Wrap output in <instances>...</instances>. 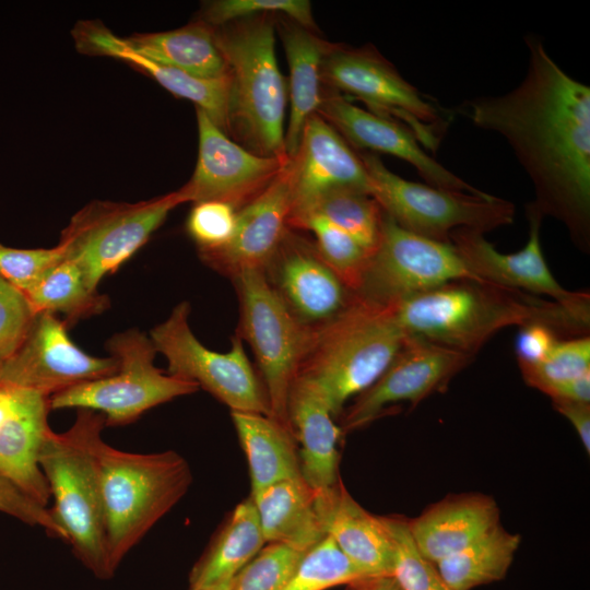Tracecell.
<instances>
[{
  "label": "cell",
  "instance_id": "cell-16",
  "mask_svg": "<svg viewBox=\"0 0 590 590\" xmlns=\"http://www.w3.org/2000/svg\"><path fill=\"white\" fill-rule=\"evenodd\" d=\"M197 121V165L188 182L177 190L184 203L222 201L239 210L260 194L290 162L248 151L199 108Z\"/></svg>",
  "mask_w": 590,
  "mask_h": 590
},
{
  "label": "cell",
  "instance_id": "cell-32",
  "mask_svg": "<svg viewBox=\"0 0 590 590\" xmlns=\"http://www.w3.org/2000/svg\"><path fill=\"white\" fill-rule=\"evenodd\" d=\"M518 533L497 524L462 551L440 560L437 569L450 590H471L503 579L520 545Z\"/></svg>",
  "mask_w": 590,
  "mask_h": 590
},
{
  "label": "cell",
  "instance_id": "cell-2",
  "mask_svg": "<svg viewBox=\"0 0 590 590\" xmlns=\"http://www.w3.org/2000/svg\"><path fill=\"white\" fill-rule=\"evenodd\" d=\"M411 337L470 354L498 331L544 324L562 339L589 335L590 315L555 300L485 280H455L391 306Z\"/></svg>",
  "mask_w": 590,
  "mask_h": 590
},
{
  "label": "cell",
  "instance_id": "cell-7",
  "mask_svg": "<svg viewBox=\"0 0 590 590\" xmlns=\"http://www.w3.org/2000/svg\"><path fill=\"white\" fill-rule=\"evenodd\" d=\"M233 279L240 303L237 335L253 351L271 417L292 430L287 414L288 393L309 351L315 328L291 311L271 285L264 269H246Z\"/></svg>",
  "mask_w": 590,
  "mask_h": 590
},
{
  "label": "cell",
  "instance_id": "cell-48",
  "mask_svg": "<svg viewBox=\"0 0 590 590\" xmlns=\"http://www.w3.org/2000/svg\"><path fill=\"white\" fill-rule=\"evenodd\" d=\"M345 586V590H402L392 576L366 577Z\"/></svg>",
  "mask_w": 590,
  "mask_h": 590
},
{
  "label": "cell",
  "instance_id": "cell-24",
  "mask_svg": "<svg viewBox=\"0 0 590 590\" xmlns=\"http://www.w3.org/2000/svg\"><path fill=\"white\" fill-rule=\"evenodd\" d=\"M321 527L364 574L392 576L393 547L380 517L368 512L347 492L341 477L314 491Z\"/></svg>",
  "mask_w": 590,
  "mask_h": 590
},
{
  "label": "cell",
  "instance_id": "cell-42",
  "mask_svg": "<svg viewBox=\"0 0 590 590\" xmlns=\"http://www.w3.org/2000/svg\"><path fill=\"white\" fill-rule=\"evenodd\" d=\"M64 258L62 248L19 249L0 244V278L25 294L52 266Z\"/></svg>",
  "mask_w": 590,
  "mask_h": 590
},
{
  "label": "cell",
  "instance_id": "cell-21",
  "mask_svg": "<svg viewBox=\"0 0 590 590\" xmlns=\"http://www.w3.org/2000/svg\"><path fill=\"white\" fill-rule=\"evenodd\" d=\"M292 191L286 167L256 198L237 210L234 233L219 249L200 253L213 269L233 278L246 269H264L291 228Z\"/></svg>",
  "mask_w": 590,
  "mask_h": 590
},
{
  "label": "cell",
  "instance_id": "cell-6",
  "mask_svg": "<svg viewBox=\"0 0 590 590\" xmlns=\"http://www.w3.org/2000/svg\"><path fill=\"white\" fill-rule=\"evenodd\" d=\"M110 567L123 557L188 492L192 472L174 450L134 453L105 442L98 448Z\"/></svg>",
  "mask_w": 590,
  "mask_h": 590
},
{
  "label": "cell",
  "instance_id": "cell-25",
  "mask_svg": "<svg viewBox=\"0 0 590 590\" xmlns=\"http://www.w3.org/2000/svg\"><path fill=\"white\" fill-rule=\"evenodd\" d=\"M497 524V503L481 493L447 496L408 519L416 547L435 564L462 551Z\"/></svg>",
  "mask_w": 590,
  "mask_h": 590
},
{
  "label": "cell",
  "instance_id": "cell-1",
  "mask_svg": "<svg viewBox=\"0 0 590 590\" xmlns=\"http://www.w3.org/2000/svg\"><path fill=\"white\" fill-rule=\"evenodd\" d=\"M523 81L499 96L469 102L468 116L499 133L532 180L530 204L567 228L574 244L590 249V87L567 74L542 42L526 37Z\"/></svg>",
  "mask_w": 590,
  "mask_h": 590
},
{
  "label": "cell",
  "instance_id": "cell-40",
  "mask_svg": "<svg viewBox=\"0 0 590 590\" xmlns=\"http://www.w3.org/2000/svg\"><path fill=\"white\" fill-rule=\"evenodd\" d=\"M284 14L310 31L316 30L311 3L307 0H217L203 10V22L220 27L237 20L262 15Z\"/></svg>",
  "mask_w": 590,
  "mask_h": 590
},
{
  "label": "cell",
  "instance_id": "cell-33",
  "mask_svg": "<svg viewBox=\"0 0 590 590\" xmlns=\"http://www.w3.org/2000/svg\"><path fill=\"white\" fill-rule=\"evenodd\" d=\"M24 295L35 314H61L71 322L108 307V298L93 290L78 264L67 258L47 270Z\"/></svg>",
  "mask_w": 590,
  "mask_h": 590
},
{
  "label": "cell",
  "instance_id": "cell-43",
  "mask_svg": "<svg viewBox=\"0 0 590 590\" xmlns=\"http://www.w3.org/2000/svg\"><path fill=\"white\" fill-rule=\"evenodd\" d=\"M35 315L25 295L0 278V362L20 346Z\"/></svg>",
  "mask_w": 590,
  "mask_h": 590
},
{
  "label": "cell",
  "instance_id": "cell-27",
  "mask_svg": "<svg viewBox=\"0 0 590 590\" xmlns=\"http://www.w3.org/2000/svg\"><path fill=\"white\" fill-rule=\"evenodd\" d=\"M280 22L279 30L290 70L287 93L291 107L284 144L291 160L306 121L317 114L321 104V64L332 43L319 38L314 31L290 19Z\"/></svg>",
  "mask_w": 590,
  "mask_h": 590
},
{
  "label": "cell",
  "instance_id": "cell-8",
  "mask_svg": "<svg viewBox=\"0 0 590 590\" xmlns=\"http://www.w3.org/2000/svg\"><path fill=\"white\" fill-rule=\"evenodd\" d=\"M107 349L118 361L116 373L52 394L50 410L87 409L103 414L106 426H122L156 405L200 389L192 381L158 369L151 339L135 329L110 338Z\"/></svg>",
  "mask_w": 590,
  "mask_h": 590
},
{
  "label": "cell",
  "instance_id": "cell-12",
  "mask_svg": "<svg viewBox=\"0 0 590 590\" xmlns=\"http://www.w3.org/2000/svg\"><path fill=\"white\" fill-rule=\"evenodd\" d=\"M189 314V304L182 302L151 331L156 352L168 362V374L197 384L232 412L271 416L264 387L246 355L243 340L236 334L227 353L211 351L191 331Z\"/></svg>",
  "mask_w": 590,
  "mask_h": 590
},
{
  "label": "cell",
  "instance_id": "cell-46",
  "mask_svg": "<svg viewBox=\"0 0 590 590\" xmlns=\"http://www.w3.org/2000/svg\"><path fill=\"white\" fill-rule=\"evenodd\" d=\"M554 409L565 416L577 432L585 450L590 453V403L552 401Z\"/></svg>",
  "mask_w": 590,
  "mask_h": 590
},
{
  "label": "cell",
  "instance_id": "cell-23",
  "mask_svg": "<svg viewBox=\"0 0 590 590\" xmlns=\"http://www.w3.org/2000/svg\"><path fill=\"white\" fill-rule=\"evenodd\" d=\"M76 48L86 55L119 59L146 73L173 95L186 98L203 110L228 135L231 79H201L167 67L133 51L125 38L101 22L84 21L73 30Z\"/></svg>",
  "mask_w": 590,
  "mask_h": 590
},
{
  "label": "cell",
  "instance_id": "cell-47",
  "mask_svg": "<svg viewBox=\"0 0 590 590\" xmlns=\"http://www.w3.org/2000/svg\"><path fill=\"white\" fill-rule=\"evenodd\" d=\"M547 396L552 401L590 403V374L555 387Z\"/></svg>",
  "mask_w": 590,
  "mask_h": 590
},
{
  "label": "cell",
  "instance_id": "cell-20",
  "mask_svg": "<svg viewBox=\"0 0 590 590\" xmlns=\"http://www.w3.org/2000/svg\"><path fill=\"white\" fill-rule=\"evenodd\" d=\"M49 410V398L0 385V476L44 507H48L50 492L38 453L50 429Z\"/></svg>",
  "mask_w": 590,
  "mask_h": 590
},
{
  "label": "cell",
  "instance_id": "cell-35",
  "mask_svg": "<svg viewBox=\"0 0 590 590\" xmlns=\"http://www.w3.org/2000/svg\"><path fill=\"white\" fill-rule=\"evenodd\" d=\"M288 226L311 232L321 259L351 292L358 291L371 255L354 237L317 214L291 219Z\"/></svg>",
  "mask_w": 590,
  "mask_h": 590
},
{
  "label": "cell",
  "instance_id": "cell-49",
  "mask_svg": "<svg viewBox=\"0 0 590 590\" xmlns=\"http://www.w3.org/2000/svg\"><path fill=\"white\" fill-rule=\"evenodd\" d=\"M232 579L203 590H231Z\"/></svg>",
  "mask_w": 590,
  "mask_h": 590
},
{
  "label": "cell",
  "instance_id": "cell-15",
  "mask_svg": "<svg viewBox=\"0 0 590 590\" xmlns=\"http://www.w3.org/2000/svg\"><path fill=\"white\" fill-rule=\"evenodd\" d=\"M116 357H96L79 349L56 315L36 314L16 351L0 362V385L23 388L47 398L69 387L113 375Z\"/></svg>",
  "mask_w": 590,
  "mask_h": 590
},
{
  "label": "cell",
  "instance_id": "cell-39",
  "mask_svg": "<svg viewBox=\"0 0 590 590\" xmlns=\"http://www.w3.org/2000/svg\"><path fill=\"white\" fill-rule=\"evenodd\" d=\"M304 553L282 543H269L232 579L231 590H281Z\"/></svg>",
  "mask_w": 590,
  "mask_h": 590
},
{
  "label": "cell",
  "instance_id": "cell-10",
  "mask_svg": "<svg viewBox=\"0 0 590 590\" xmlns=\"http://www.w3.org/2000/svg\"><path fill=\"white\" fill-rule=\"evenodd\" d=\"M320 76L328 92L362 101L369 111L404 125L425 151L437 152L446 118L374 47L331 44Z\"/></svg>",
  "mask_w": 590,
  "mask_h": 590
},
{
  "label": "cell",
  "instance_id": "cell-29",
  "mask_svg": "<svg viewBox=\"0 0 590 590\" xmlns=\"http://www.w3.org/2000/svg\"><path fill=\"white\" fill-rule=\"evenodd\" d=\"M264 543L255 503L249 496L226 516L192 566L189 590H203L233 579Z\"/></svg>",
  "mask_w": 590,
  "mask_h": 590
},
{
  "label": "cell",
  "instance_id": "cell-36",
  "mask_svg": "<svg viewBox=\"0 0 590 590\" xmlns=\"http://www.w3.org/2000/svg\"><path fill=\"white\" fill-rule=\"evenodd\" d=\"M369 577L326 535L302 556L281 590H327Z\"/></svg>",
  "mask_w": 590,
  "mask_h": 590
},
{
  "label": "cell",
  "instance_id": "cell-37",
  "mask_svg": "<svg viewBox=\"0 0 590 590\" xmlns=\"http://www.w3.org/2000/svg\"><path fill=\"white\" fill-rule=\"evenodd\" d=\"M393 547L392 577L402 590H450L435 563L416 547L408 519L401 516H379Z\"/></svg>",
  "mask_w": 590,
  "mask_h": 590
},
{
  "label": "cell",
  "instance_id": "cell-41",
  "mask_svg": "<svg viewBox=\"0 0 590 590\" xmlns=\"http://www.w3.org/2000/svg\"><path fill=\"white\" fill-rule=\"evenodd\" d=\"M237 210L222 201L194 203L187 219V232L199 252L221 248L231 239L236 225Z\"/></svg>",
  "mask_w": 590,
  "mask_h": 590
},
{
  "label": "cell",
  "instance_id": "cell-11",
  "mask_svg": "<svg viewBox=\"0 0 590 590\" xmlns=\"http://www.w3.org/2000/svg\"><path fill=\"white\" fill-rule=\"evenodd\" d=\"M181 203L177 191L135 203L93 201L72 216L58 245L97 290L99 281L141 248Z\"/></svg>",
  "mask_w": 590,
  "mask_h": 590
},
{
  "label": "cell",
  "instance_id": "cell-44",
  "mask_svg": "<svg viewBox=\"0 0 590 590\" xmlns=\"http://www.w3.org/2000/svg\"><path fill=\"white\" fill-rule=\"evenodd\" d=\"M0 512L26 524L44 529L50 536L67 541L62 529L54 520L49 508L44 507L0 476Z\"/></svg>",
  "mask_w": 590,
  "mask_h": 590
},
{
  "label": "cell",
  "instance_id": "cell-30",
  "mask_svg": "<svg viewBox=\"0 0 590 590\" xmlns=\"http://www.w3.org/2000/svg\"><path fill=\"white\" fill-rule=\"evenodd\" d=\"M231 415L248 461L250 495L282 481L302 479L299 450L291 429L263 414Z\"/></svg>",
  "mask_w": 590,
  "mask_h": 590
},
{
  "label": "cell",
  "instance_id": "cell-9",
  "mask_svg": "<svg viewBox=\"0 0 590 590\" xmlns=\"http://www.w3.org/2000/svg\"><path fill=\"white\" fill-rule=\"evenodd\" d=\"M370 178V196L400 227L441 243L458 228L485 233L514 222L515 205L488 193L450 191L409 181L373 153H359Z\"/></svg>",
  "mask_w": 590,
  "mask_h": 590
},
{
  "label": "cell",
  "instance_id": "cell-34",
  "mask_svg": "<svg viewBox=\"0 0 590 590\" xmlns=\"http://www.w3.org/2000/svg\"><path fill=\"white\" fill-rule=\"evenodd\" d=\"M317 214L354 237L371 256L377 249L385 213L367 192L349 187L328 190L290 214L291 219Z\"/></svg>",
  "mask_w": 590,
  "mask_h": 590
},
{
  "label": "cell",
  "instance_id": "cell-13",
  "mask_svg": "<svg viewBox=\"0 0 590 590\" xmlns=\"http://www.w3.org/2000/svg\"><path fill=\"white\" fill-rule=\"evenodd\" d=\"M462 279L482 280L469 270L450 243L411 233L385 214L379 245L355 294L393 306L415 294Z\"/></svg>",
  "mask_w": 590,
  "mask_h": 590
},
{
  "label": "cell",
  "instance_id": "cell-3",
  "mask_svg": "<svg viewBox=\"0 0 590 590\" xmlns=\"http://www.w3.org/2000/svg\"><path fill=\"white\" fill-rule=\"evenodd\" d=\"M105 427L103 414L79 409L67 432H47L38 453L54 502L49 511L76 558L101 579L115 574L108 558L98 462Z\"/></svg>",
  "mask_w": 590,
  "mask_h": 590
},
{
  "label": "cell",
  "instance_id": "cell-38",
  "mask_svg": "<svg viewBox=\"0 0 590 590\" xmlns=\"http://www.w3.org/2000/svg\"><path fill=\"white\" fill-rule=\"evenodd\" d=\"M519 367L526 384L547 394L555 387L590 374V338L560 339L544 361Z\"/></svg>",
  "mask_w": 590,
  "mask_h": 590
},
{
  "label": "cell",
  "instance_id": "cell-19",
  "mask_svg": "<svg viewBox=\"0 0 590 590\" xmlns=\"http://www.w3.org/2000/svg\"><path fill=\"white\" fill-rule=\"evenodd\" d=\"M264 271L291 311L312 328L337 316L355 294L321 259L314 243L291 228Z\"/></svg>",
  "mask_w": 590,
  "mask_h": 590
},
{
  "label": "cell",
  "instance_id": "cell-18",
  "mask_svg": "<svg viewBox=\"0 0 590 590\" xmlns=\"http://www.w3.org/2000/svg\"><path fill=\"white\" fill-rule=\"evenodd\" d=\"M317 114L353 148L385 153L411 164L427 185L483 194L438 163L401 122L362 109L346 97L326 91Z\"/></svg>",
  "mask_w": 590,
  "mask_h": 590
},
{
  "label": "cell",
  "instance_id": "cell-45",
  "mask_svg": "<svg viewBox=\"0 0 590 590\" xmlns=\"http://www.w3.org/2000/svg\"><path fill=\"white\" fill-rule=\"evenodd\" d=\"M562 338L551 328L533 323L520 327L515 351L519 365H533L544 361Z\"/></svg>",
  "mask_w": 590,
  "mask_h": 590
},
{
  "label": "cell",
  "instance_id": "cell-28",
  "mask_svg": "<svg viewBox=\"0 0 590 590\" xmlns=\"http://www.w3.org/2000/svg\"><path fill=\"white\" fill-rule=\"evenodd\" d=\"M250 497L266 542L305 553L326 536L315 509L314 489L303 477L275 483Z\"/></svg>",
  "mask_w": 590,
  "mask_h": 590
},
{
  "label": "cell",
  "instance_id": "cell-5",
  "mask_svg": "<svg viewBox=\"0 0 590 590\" xmlns=\"http://www.w3.org/2000/svg\"><path fill=\"white\" fill-rule=\"evenodd\" d=\"M275 15L262 14L215 27L231 79L228 137L248 151L290 161L284 118L287 84L275 56Z\"/></svg>",
  "mask_w": 590,
  "mask_h": 590
},
{
  "label": "cell",
  "instance_id": "cell-14",
  "mask_svg": "<svg viewBox=\"0 0 590 590\" xmlns=\"http://www.w3.org/2000/svg\"><path fill=\"white\" fill-rule=\"evenodd\" d=\"M473 355L409 335L382 375L341 414L343 435L367 426L392 404L416 405L472 362Z\"/></svg>",
  "mask_w": 590,
  "mask_h": 590
},
{
  "label": "cell",
  "instance_id": "cell-22",
  "mask_svg": "<svg viewBox=\"0 0 590 590\" xmlns=\"http://www.w3.org/2000/svg\"><path fill=\"white\" fill-rule=\"evenodd\" d=\"M287 172L291 213L334 188H355L370 194V178L359 153L318 114L306 121Z\"/></svg>",
  "mask_w": 590,
  "mask_h": 590
},
{
  "label": "cell",
  "instance_id": "cell-31",
  "mask_svg": "<svg viewBox=\"0 0 590 590\" xmlns=\"http://www.w3.org/2000/svg\"><path fill=\"white\" fill-rule=\"evenodd\" d=\"M125 42L144 58L197 78L217 79L228 74L215 27L203 21L173 31L134 34Z\"/></svg>",
  "mask_w": 590,
  "mask_h": 590
},
{
  "label": "cell",
  "instance_id": "cell-26",
  "mask_svg": "<svg viewBox=\"0 0 590 590\" xmlns=\"http://www.w3.org/2000/svg\"><path fill=\"white\" fill-rule=\"evenodd\" d=\"M287 414L299 444L302 477L314 491L331 486L341 477L338 444L343 433L321 394L300 377L291 386Z\"/></svg>",
  "mask_w": 590,
  "mask_h": 590
},
{
  "label": "cell",
  "instance_id": "cell-17",
  "mask_svg": "<svg viewBox=\"0 0 590 590\" xmlns=\"http://www.w3.org/2000/svg\"><path fill=\"white\" fill-rule=\"evenodd\" d=\"M529 239L514 253H502L484 234L470 229H455L450 244L469 270L479 279L542 296L580 314L590 315V295L564 288L551 273L543 256L540 231L543 216L527 205Z\"/></svg>",
  "mask_w": 590,
  "mask_h": 590
},
{
  "label": "cell",
  "instance_id": "cell-4",
  "mask_svg": "<svg viewBox=\"0 0 590 590\" xmlns=\"http://www.w3.org/2000/svg\"><path fill=\"white\" fill-rule=\"evenodd\" d=\"M408 337L391 306L354 294L344 309L315 328L296 377L310 382L338 418L350 399L382 375Z\"/></svg>",
  "mask_w": 590,
  "mask_h": 590
}]
</instances>
